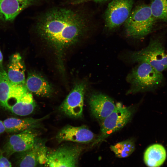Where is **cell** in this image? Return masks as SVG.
Listing matches in <instances>:
<instances>
[{
	"label": "cell",
	"instance_id": "cell-1",
	"mask_svg": "<svg viewBox=\"0 0 167 167\" xmlns=\"http://www.w3.org/2000/svg\"><path fill=\"white\" fill-rule=\"evenodd\" d=\"M87 19L69 9L55 8L47 12L37 22L36 30L41 38L60 56L76 43L86 31Z\"/></svg>",
	"mask_w": 167,
	"mask_h": 167
},
{
	"label": "cell",
	"instance_id": "cell-2",
	"mask_svg": "<svg viewBox=\"0 0 167 167\" xmlns=\"http://www.w3.org/2000/svg\"><path fill=\"white\" fill-rule=\"evenodd\" d=\"M131 85L130 92L153 90L160 86L164 77L160 72L148 63L140 62L134 67L126 78Z\"/></svg>",
	"mask_w": 167,
	"mask_h": 167
},
{
	"label": "cell",
	"instance_id": "cell-3",
	"mask_svg": "<svg viewBox=\"0 0 167 167\" xmlns=\"http://www.w3.org/2000/svg\"><path fill=\"white\" fill-rule=\"evenodd\" d=\"M156 21L149 6L138 5L132 9L124 24L126 34L133 39L143 38L151 32Z\"/></svg>",
	"mask_w": 167,
	"mask_h": 167
},
{
	"label": "cell",
	"instance_id": "cell-4",
	"mask_svg": "<svg viewBox=\"0 0 167 167\" xmlns=\"http://www.w3.org/2000/svg\"><path fill=\"white\" fill-rule=\"evenodd\" d=\"M129 57L133 62H145L162 72L167 69V54L161 40H151L148 45L141 50L132 52Z\"/></svg>",
	"mask_w": 167,
	"mask_h": 167
},
{
	"label": "cell",
	"instance_id": "cell-5",
	"mask_svg": "<svg viewBox=\"0 0 167 167\" xmlns=\"http://www.w3.org/2000/svg\"><path fill=\"white\" fill-rule=\"evenodd\" d=\"M133 111L131 107L116 105L114 110L102 120L100 134L93 145L101 142L113 133L124 127L131 119Z\"/></svg>",
	"mask_w": 167,
	"mask_h": 167
},
{
	"label": "cell",
	"instance_id": "cell-6",
	"mask_svg": "<svg viewBox=\"0 0 167 167\" xmlns=\"http://www.w3.org/2000/svg\"><path fill=\"white\" fill-rule=\"evenodd\" d=\"M133 0H113L109 3L104 14L105 26L109 30L124 24L132 10Z\"/></svg>",
	"mask_w": 167,
	"mask_h": 167
},
{
	"label": "cell",
	"instance_id": "cell-7",
	"mask_svg": "<svg viewBox=\"0 0 167 167\" xmlns=\"http://www.w3.org/2000/svg\"><path fill=\"white\" fill-rule=\"evenodd\" d=\"M82 149L78 146L60 147L48 154L45 167H76Z\"/></svg>",
	"mask_w": 167,
	"mask_h": 167
},
{
	"label": "cell",
	"instance_id": "cell-8",
	"mask_svg": "<svg viewBox=\"0 0 167 167\" xmlns=\"http://www.w3.org/2000/svg\"><path fill=\"white\" fill-rule=\"evenodd\" d=\"M86 84L83 82L76 84L60 105V110L70 117L78 118L83 115Z\"/></svg>",
	"mask_w": 167,
	"mask_h": 167
},
{
	"label": "cell",
	"instance_id": "cell-9",
	"mask_svg": "<svg viewBox=\"0 0 167 167\" xmlns=\"http://www.w3.org/2000/svg\"><path fill=\"white\" fill-rule=\"evenodd\" d=\"M25 85H18L12 83L7 73L2 68L0 69V106L9 110L10 101L12 99L15 103L28 91Z\"/></svg>",
	"mask_w": 167,
	"mask_h": 167
},
{
	"label": "cell",
	"instance_id": "cell-10",
	"mask_svg": "<svg viewBox=\"0 0 167 167\" xmlns=\"http://www.w3.org/2000/svg\"><path fill=\"white\" fill-rule=\"evenodd\" d=\"M37 135L32 130L13 135L5 144L0 153L7 157L14 153L27 151L35 145Z\"/></svg>",
	"mask_w": 167,
	"mask_h": 167
},
{
	"label": "cell",
	"instance_id": "cell-11",
	"mask_svg": "<svg viewBox=\"0 0 167 167\" xmlns=\"http://www.w3.org/2000/svg\"><path fill=\"white\" fill-rule=\"evenodd\" d=\"M35 0H0V25L12 24L22 11Z\"/></svg>",
	"mask_w": 167,
	"mask_h": 167
},
{
	"label": "cell",
	"instance_id": "cell-12",
	"mask_svg": "<svg viewBox=\"0 0 167 167\" xmlns=\"http://www.w3.org/2000/svg\"><path fill=\"white\" fill-rule=\"evenodd\" d=\"M95 138V135L86 126L67 125L58 133L56 139L59 142L64 141L88 143Z\"/></svg>",
	"mask_w": 167,
	"mask_h": 167
},
{
	"label": "cell",
	"instance_id": "cell-13",
	"mask_svg": "<svg viewBox=\"0 0 167 167\" xmlns=\"http://www.w3.org/2000/svg\"><path fill=\"white\" fill-rule=\"evenodd\" d=\"M89 104L92 115L102 120L115 109L116 105L108 96L101 93H94L90 96Z\"/></svg>",
	"mask_w": 167,
	"mask_h": 167
},
{
	"label": "cell",
	"instance_id": "cell-14",
	"mask_svg": "<svg viewBox=\"0 0 167 167\" xmlns=\"http://www.w3.org/2000/svg\"><path fill=\"white\" fill-rule=\"evenodd\" d=\"M25 85L29 92L40 96L49 97L53 92V88L48 81L35 72L28 74Z\"/></svg>",
	"mask_w": 167,
	"mask_h": 167
},
{
	"label": "cell",
	"instance_id": "cell-15",
	"mask_svg": "<svg viewBox=\"0 0 167 167\" xmlns=\"http://www.w3.org/2000/svg\"><path fill=\"white\" fill-rule=\"evenodd\" d=\"M25 68L20 54L16 53L11 57L7 75L13 84L18 85H25Z\"/></svg>",
	"mask_w": 167,
	"mask_h": 167
},
{
	"label": "cell",
	"instance_id": "cell-16",
	"mask_svg": "<svg viewBox=\"0 0 167 167\" xmlns=\"http://www.w3.org/2000/svg\"><path fill=\"white\" fill-rule=\"evenodd\" d=\"M167 156L166 150L161 144H153L146 150L143 156V160L148 167H159L165 161Z\"/></svg>",
	"mask_w": 167,
	"mask_h": 167
},
{
	"label": "cell",
	"instance_id": "cell-17",
	"mask_svg": "<svg viewBox=\"0 0 167 167\" xmlns=\"http://www.w3.org/2000/svg\"><path fill=\"white\" fill-rule=\"evenodd\" d=\"M41 119L32 118L20 119L10 118L3 122L5 131L8 133H17L32 130L37 126Z\"/></svg>",
	"mask_w": 167,
	"mask_h": 167
},
{
	"label": "cell",
	"instance_id": "cell-18",
	"mask_svg": "<svg viewBox=\"0 0 167 167\" xmlns=\"http://www.w3.org/2000/svg\"><path fill=\"white\" fill-rule=\"evenodd\" d=\"M36 106L32 94L28 91L11 106L9 110L17 115L27 116L32 113Z\"/></svg>",
	"mask_w": 167,
	"mask_h": 167
},
{
	"label": "cell",
	"instance_id": "cell-19",
	"mask_svg": "<svg viewBox=\"0 0 167 167\" xmlns=\"http://www.w3.org/2000/svg\"><path fill=\"white\" fill-rule=\"evenodd\" d=\"M42 144L36 142L31 148L19 152L17 161L18 167H36L39 163V153Z\"/></svg>",
	"mask_w": 167,
	"mask_h": 167
},
{
	"label": "cell",
	"instance_id": "cell-20",
	"mask_svg": "<svg viewBox=\"0 0 167 167\" xmlns=\"http://www.w3.org/2000/svg\"><path fill=\"white\" fill-rule=\"evenodd\" d=\"M135 147L134 140L128 139L111 145L110 148L117 157L123 158L130 156L134 151Z\"/></svg>",
	"mask_w": 167,
	"mask_h": 167
},
{
	"label": "cell",
	"instance_id": "cell-21",
	"mask_svg": "<svg viewBox=\"0 0 167 167\" xmlns=\"http://www.w3.org/2000/svg\"><path fill=\"white\" fill-rule=\"evenodd\" d=\"M149 6L156 20L167 23V0H151Z\"/></svg>",
	"mask_w": 167,
	"mask_h": 167
},
{
	"label": "cell",
	"instance_id": "cell-22",
	"mask_svg": "<svg viewBox=\"0 0 167 167\" xmlns=\"http://www.w3.org/2000/svg\"><path fill=\"white\" fill-rule=\"evenodd\" d=\"M0 167H12L7 157L1 153H0Z\"/></svg>",
	"mask_w": 167,
	"mask_h": 167
},
{
	"label": "cell",
	"instance_id": "cell-23",
	"mask_svg": "<svg viewBox=\"0 0 167 167\" xmlns=\"http://www.w3.org/2000/svg\"><path fill=\"white\" fill-rule=\"evenodd\" d=\"M108 0H78V1L75 2L76 3H79L88 1H92L96 2L103 3L107 2Z\"/></svg>",
	"mask_w": 167,
	"mask_h": 167
},
{
	"label": "cell",
	"instance_id": "cell-24",
	"mask_svg": "<svg viewBox=\"0 0 167 167\" xmlns=\"http://www.w3.org/2000/svg\"><path fill=\"white\" fill-rule=\"evenodd\" d=\"M5 131V128L3 122L0 120V135Z\"/></svg>",
	"mask_w": 167,
	"mask_h": 167
},
{
	"label": "cell",
	"instance_id": "cell-25",
	"mask_svg": "<svg viewBox=\"0 0 167 167\" xmlns=\"http://www.w3.org/2000/svg\"><path fill=\"white\" fill-rule=\"evenodd\" d=\"M3 61V55L0 49V66H2Z\"/></svg>",
	"mask_w": 167,
	"mask_h": 167
}]
</instances>
